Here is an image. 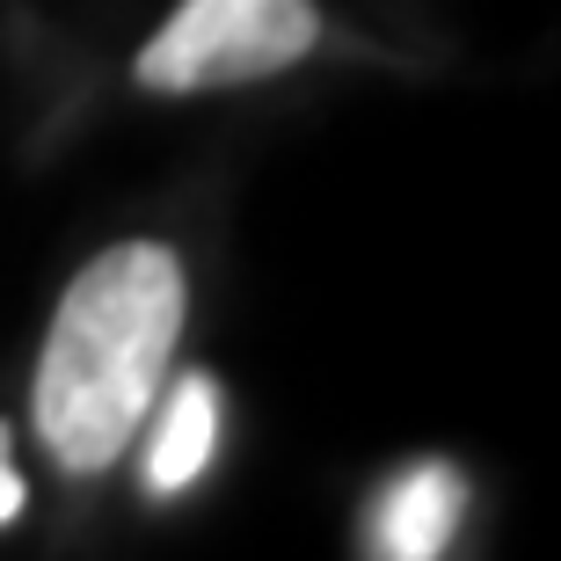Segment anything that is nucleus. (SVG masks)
<instances>
[{
  "instance_id": "f257e3e1",
  "label": "nucleus",
  "mask_w": 561,
  "mask_h": 561,
  "mask_svg": "<svg viewBox=\"0 0 561 561\" xmlns=\"http://www.w3.org/2000/svg\"><path fill=\"white\" fill-rule=\"evenodd\" d=\"M183 313V263L161 241H117L73 271L30 379V416L59 474H110L131 453L168 387Z\"/></svg>"
},
{
  "instance_id": "f03ea898",
  "label": "nucleus",
  "mask_w": 561,
  "mask_h": 561,
  "mask_svg": "<svg viewBox=\"0 0 561 561\" xmlns=\"http://www.w3.org/2000/svg\"><path fill=\"white\" fill-rule=\"evenodd\" d=\"M321 44L313 0H183L139 44V88L153 95H211V88L277 81Z\"/></svg>"
},
{
  "instance_id": "7ed1b4c3",
  "label": "nucleus",
  "mask_w": 561,
  "mask_h": 561,
  "mask_svg": "<svg viewBox=\"0 0 561 561\" xmlns=\"http://www.w3.org/2000/svg\"><path fill=\"white\" fill-rule=\"evenodd\" d=\"M459 511H467V481L445 459H423L409 474H394L365 511V554L379 561H437L453 554Z\"/></svg>"
},
{
  "instance_id": "20e7f679",
  "label": "nucleus",
  "mask_w": 561,
  "mask_h": 561,
  "mask_svg": "<svg viewBox=\"0 0 561 561\" xmlns=\"http://www.w3.org/2000/svg\"><path fill=\"white\" fill-rule=\"evenodd\" d=\"M153 409H161V423H153V445H146V489L175 496V489H190V481L205 474L211 445H219V379L175 373Z\"/></svg>"
},
{
  "instance_id": "39448f33",
  "label": "nucleus",
  "mask_w": 561,
  "mask_h": 561,
  "mask_svg": "<svg viewBox=\"0 0 561 561\" xmlns=\"http://www.w3.org/2000/svg\"><path fill=\"white\" fill-rule=\"evenodd\" d=\"M15 518H22V474L8 459V431H0V525H15Z\"/></svg>"
}]
</instances>
